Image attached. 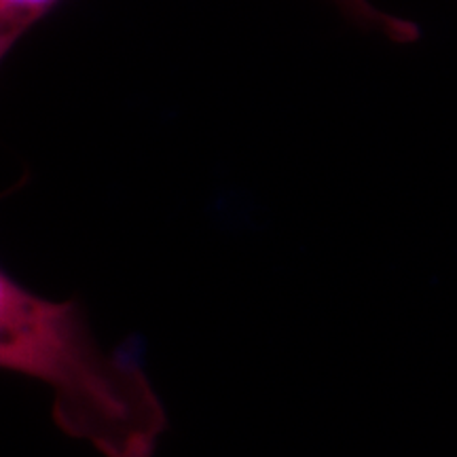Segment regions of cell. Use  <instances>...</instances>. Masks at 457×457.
<instances>
[{
	"label": "cell",
	"mask_w": 457,
	"mask_h": 457,
	"mask_svg": "<svg viewBox=\"0 0 457 457\" xmlns=\"http://www.w3.org/2000/svg\"><path fill=\"white\" fill-rule=\"evenodd\" d=\"M0 370L54 392V421L104 457H153L168 413L138 352L106 350L79 301L32 293L0 267Z\"/></svg>",
	"instance_id": "6da1fadb"
},
{
	"label": "cell",
	"mask_w": 457,
	"mask_h": 457,
	"mask_svg": "<svg viewBox=\"0 0 457 457\" xmlns=\"http://www.w3.org/2000/svg\"><path fill=\"white\" fill-rule=\"evenodd\" d=\"M62 0H0V64Z\"/></svg>",
	"instance_id": "7a4b0ae2"
},
{
	"label": "cell",
	"mask_w": 457,
	"mask_h": 457,
	"mask_svg": "<svg viewBox=\"0 0 457 457\" xmlns=\"http://www.w3.org/2000/svg\"><path fill=\"white\" fill-rule=\"evenodd\" d=\"M339 7L345 11V15H350L353 21L362 24L364 28L384 34L390 41L396 43H411L415 41L417 26L409 20H400L396 15L386 13V11L377 9L370 0H335Z\"/></svg>",
	"instance_id": "3957f363"
}]
</instances>
